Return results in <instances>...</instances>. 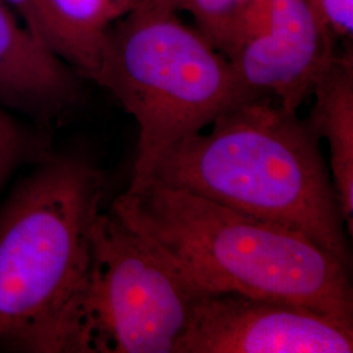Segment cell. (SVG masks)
Instances as JSON below:
<instances>
[{
    "label": "cell",
    "mask_w": 353,
    "mask_h": 353,
    "mask_svg": "<svg viewBox=\"0 0 353 353\" xmlns=\"http://www.w3.org/2000/svg\"><path fill=\"white\" fill-rule=\"evenodd\" d=\"M105 181L83 159L54 157L0 210V348L81 353L92 228Z\"/></svg>",
    "instance_id": "obj_3"
},
{
    "label": "cell",
    "mask_w": 353,
    "mask_h": 353,
    "mask_svg": "<svg viewBox=\"0 0 353 353\" xmlns=\"http://www.w3.org/2000/svg\"><path fill=\"white\" fill-rule=\"evenodd\" d=\"M94 83L138 125L130 186L151 176L181 140L252 99L225 55L178 13L140 4L110 29Z\"/></svg>",
    "instance_id": "obj_4"
},
{
    "label": "cell",
    "mask_w": 353,
    "mask_h": 353,
    "mask_svg": "<svg viewBox=\"0 0 353 353\" xmlns=\"http://www.w3.org/2000/svg\"><path fill=\"white\" fill-rule=\"evenodd\" d=\"M314 105L306 121L330 147L331 181L345 230L353 233V54L335 52L313 88Z\"/></svg>",
    "instance_id": "obj_9"
},
{
    "label": "cell",
    "mask_w": 353,
    "mask_h": 353,
    "mask_svg": "<svg viewBox=\"0 0 353 353\" xmlns=\"http://www.w3.org/2000/svg\"><path fill=\"white\" fill-rule=\"evenodd\" d=\"M143 0H37L43 37L77 75L94 81L105 41Z\"/></svg>",
    "instance_id": "obj_10"
},
{
    "label": "cell",
    "mask_w": 353,
    "mask_h": 353,
    "mask_svg": "<svg viewBox=\"0 0 353 353\" xmlns=\"http://www.w3.org/2000/svg\"><path fill=\"white\" fill-rule=\"evenodd\" d=\"M267 0H143L165 11L188 12L196 29L227 57L265 11Z\"/></svg>",
    "instance_id": "obj_11"
},
{
    "label": "cell",
    "mask_w": 353,
    "mask_h": 353,
    "mask_svg": "<svg viewBox=\"0 0 353 353\" xmlns=\"http://www.w3.org/2000/svg\"><path fill=\"white\" fill-rule=\"evenodd\" d=\"M26 138L12 119L0 110V183L20 160Z\"/></svg>",
    "instance_id": "obj_13"
},
{
    "label": "cell",
    "mask_w": 353,
    "mask_h": 353,
    "mask_svg": "<svg viewBox=\"0 0 353 353\" xmlns=\"http://www.w3.org/2000/svg\"><path fill=\"white\" fill-rule=\"evenodd\" d=\"M3 1L12 10L13 12L16 13V16L21 20V23L36 37L39 38L42 42L46 43L45 37H43V30H42V26H41V20H39L37 0H3Z\"/></svg>",
    "instance_id": "obj_14"
},
{
    "label": "cell",
    "mask_w": 353,
    "mask_h": 353,
    "mask_svg": "<svg viewBox=\"0 0 353 353\" xmlns=\"http://www.w3.org/2000/svg\"><path fill=\"white\" fill-rule=\"evenodd\" d=\"M203 292L110 210L92 228L81 353H176Z\"/></svg>",
    "instance_id": "obj_5"
},
{
    "label": "cell",
    "mask_w": 353,
    "mask_h": 353,
    "mask_svg": "<svg viewBox=\"0 0 353 353\" xmlns=\"http://www.w3.org/2000/svg\"><path fill=\"white\" fill-rule=\"evenodd\" d=\"M203 293L301 303L353 323L350 268L303 233L153 178L113 204Z\"/></svg>",
    "instance_id": "obj_1"
},
{
    "label": "cell",
    "mask_w": 353,
    "mask_h": 353,
    "mask_svg": "<svg viewBox=\"0 0 353 353\" xmlns=\"http://www.w3.org/2000/svg\"><path fill=\"white\" fill-rule=\"evenodd\" d=\"M335 39L307 0H267L258 23L227 59L252 96L299 113L336 52Z\"/></svg>",
    "instance_id": "obj_7"
},
{
    "label": "cell",
    "mask_w": 353,
    "mask_h": 353,
    "mask_svg": "<svg viewBox=\"0 0 353 353\" xmlns=\"http://www.w3.org/2000/svg\"><path fill=\"white\" fill-rule=\"evenodd\" d=\"M211 126L169 148L148 178L297 230L351 268L331 174L306 121L258 96Z\"/></svg>",
    "instance_id": "obj_2"
},
{
    "label": "cell",
    "mask_w": 353,
    "mask_h": 353,
    "mask_svg": "<svg viewBox=\"0 0 353 353\" xmlns=\"http://www.w3.org/2000/svg\"><path fill=\"white\" fill-rule=\"evenodd\" d=\"M335 38L352 41L353 0H307Z\"/></svg>",
    "instance_id": "obj_12"
},
{
    "label": "cell",
    "mask_w": 353,
    "mask_h": 353,
    "mask_svg": "<svg viewBox=\"0 0 353 353\" xmlns=\"http://www.w3.org/2000/svg\"><path fill=\"white\" fill-rule=\"evenodd\" d=\"M353 323L301 303L203 293L176 353H351Z\"/></svg>",
    "instance_id": "obj_6"
},
{
    "label": "cell",
    "mask_w": 353,
    "mask_h": 353,
    "mask_svg": "<svg viewBox=\"0 0 353 353\" xmlns=\"http://www.w3.org/2000/svg\"><path fill=\"white\" fill-rule=\"evenodd\" d=\"M81 94L77 72L36 37L0 0V100L55 118Z\"/></svg>",
    "instance_id": "obj_8"
}]
</instances>
